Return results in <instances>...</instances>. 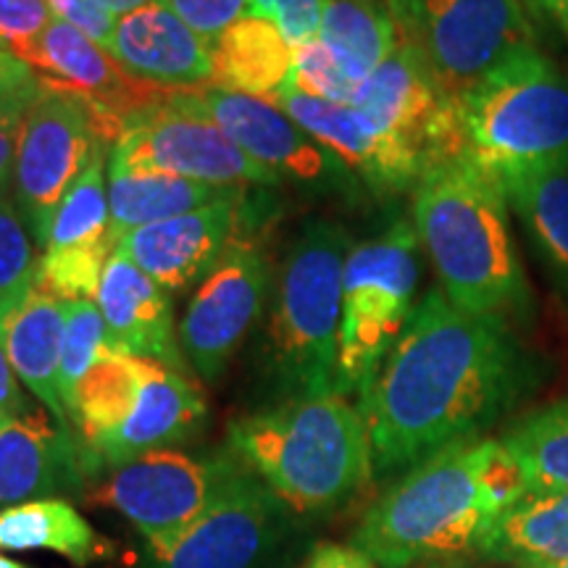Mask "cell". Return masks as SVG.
<instances>
[{
    "label": "cell",
    "instance_id": "f1b7e54d",
    "mask_svg": "<svg viewBox=\"0 0 568 568\" xmlns=\"http://www.w3.org/2000/svg\"><path fill=\"white\" fill-rule=\"evenodd\" d=\"M105 539L63 497L0 508V550H45L88 566L103 556Z\"/></svg>",
    "mask_w": 568,
    "mask_h": 568
},
{
    "label": "cell",
    "instance_id": "9a60e30c",
    "mask_svg": "<svg viewBox=\"0 0 568 568\" xmlns=\"http://www.w3.org/2000/svg\"><path fill=\"white\" fill-rule=\"evenodd\" d=\"M187 98L230 134L240 151L266 166L268 172L280 174L282 180L287 176L314 190H335L353 182L345 163L268 98L219 88L187 90Z\"/></svg>",
    "mask_w": 568,
    "mask_h": 568
},
{
    "label": "cell",
    "instance_id": "d6986e66",
    "mask_svg": "<svg viewBox=\"0 0 568 568\" xmlns=\"http://www.w3.org/2000/svg\"><path fill=\"white\" fill-rule=\"evenodd\" d=\"M245 190L203 209L138 226L119 237L122 251L166 293L193 287L209 276L243 234Z\"/></svg>",
    "mask_w": 568,
    "mask_h": 568
},
{
    "label": "cell",
    "instance_id": "7bdbcfd3",
    "mask_svg": "<svg viewBox=\"0 0 568 568\" xmlns=\"http://www.w3.org/2000/svg\"><path fill=\"white\" fill-rule=\"evenodd\" d=\"M531 9L545 13L568 38V0H529Z\"/></svg>",
    "mask_w": 568,
    "mask_h": 568
},
{
    "label": "cell",
    "instance_id": "30bf717a",
    "mask_svg": "<svg viewBox=\"0 0 568 568\" xmlns=\"http://www.w3.org/2000/svg\"><path fill=\"white\" fill-rule=\"evenodd\" d=\"M109 163L187 176L216 187H276L282 182L280 174L240 151L222 126L193 105L187 90H176L166 101L124 116Z\"/></svg>",
    "mask_w": 568,
    "mask_h": 568
},
{
    "label": "cell",
    "instance_id": "ab89813d",
    "mask_svg": "<svg viewBox=\"0 0 568 568\" xmlns=\"http://www.w3.org/2000/svg\"><path fill=\"white\" fill-rule=\"evenodd\" d=\"M303 568H379L366 552H361L353 545H332L322 542L311 550Z\"/></svg>",
    "mask_w": 568,
    "mask_h": 568
},
{
    "label": "cell",
    "instance_id": "c3c4849f",
    "mask_svg": "<svg viewBox=\"0 0 568 568\" xmlns=\"http://www.w3.org/2000/svg\"><path fill=\"white\" fill-rule=\"evenodd\" d=\"M0 48H9V45H6V42H3V40H0Z\"/></svg>",
    "mask_w": 568,
    "mask_h": 568
},
{
    "label": "cell",
    "instance_id": "603a6c76",
    "mask_svg": "<svg viewBox=\"0 0 568 568\" xmlns=\"http://www.w3.org/2000/svg\"><path fill=\"white\" fill-rule=\"evenodd\" d=\"M169 295L172 293H166L122 247H116L103 268L95 295L109 329L111 351L153 358L182 372L184 353Z\"/></svg>",
    "mask_w": 568,
    "mask_h": 568
},
{
    "label": "cell",
    "instance_id": "2e32d148",
    "mask_svg": "<svg viewBox=\"0 0 568 568\" xmlns=\"http://www.w3.org/2000/svg\"><path fill=\"white\" fill-rule=\"evenodd\" d=\"M103 161L101 151L67 190L40 255L38 287L61 301H95L103 268L119 245L111 224L109 172Z\"/></svg>",
    "mask_w": 568,
    "mask_h": 568
},
{
    "label": "cell",
    "instance_id": "3957f363",
    "mask_svg": "<svg viewBox=\"0 0 568 568\" xmlns=\"http://www.w3.org/2000/svg\"><path fill=\"white\" fill-rule=\"evenodd\" d=\"M500 182L464 155L437 163L416 184L418 243L447 301L468 314L506 318L529 301Z\"/></svg>",
    "mask_w": 568,
    "mask_h": 568
},
{
    "label": "cell",
    "instance_id": "d6a6232c",
    "mask_svg": "<svg viewBox=\"0 0 568 568\" xmlns=\"http://www.w3.org/2000/svg\"><path fill=\"white\" fill-rule=\"evenodd\" d=\"M109 347V329L95 301H67V326H63L61 364H59V395L63 410H69L71 397L82 376L101 358ZM69 416V414H67Z\"/></svg>",
    "mask_w": 568,
    "mask_h": 568
},
{
    "label": "cell",
    "instance_id": "cb8c5ba5",
    "mask_svg": "<svg viewBox=\"0 0 568 568\" xmlns=\"http://www.w3.org/2000/svg\"><path fill=\"white\" fill-rule=\"evenodd\" d=\"M63 326H67V301L34 284L27 301L0 318V345L21 385L38 397L55 422L71 429L59 395Z\"/></svg>",
    "mask_w": 568,
    "mask_h": 568
},
{
    "label": "cell",
    "instance_id": "ffe728a7",
    "mask_svg": "<svg viewBox=\"0 0 568 568\" xmlns=\"http://www.w3.org/2000/svg\"><path fill=\"white\" fill-rule=\"evenodd\" d=\"M88 477L74 432L30 408L0 429V508L80 493Z\"/></svg>",
    "mask_w": 568,
    "mask_h": 568
},
{
    "label": "cell",
    "instance_id": "1f68e13d",
    "mask_svg": "<svg viewBox=\"0 0 568 568\" xmlns=\"http://www.w3.org/2000/svg\"><path fill=\"white\" fill-rule=\"evenodd\" d=\"M11 190H0V318L27 301L38 284L40 258Z\"/></svg>",
    "mask_w": 568,
    "mask_h": 568
},
{
    "label": "cell",
    "instance_id": "52a82bcc",
    "mask_svg": "<svg viewBox=\"0 0 568 568\" xmlns=\"http://www.w3.org/2000/svg\"><path fill=\"white\" fill-rule=\"evenodd\" d=\"M122 119L74 92L42 84L19 126L11 197L32 243L45 251L53 213L105 142L119 138Z\"/></svg>",
    "mask_w": 568,
    "mask_h": 568
},
{
    "label": "cell",
    "instance_id": "60d3db41",
    "mask_svg": "<svg viewBox=\"0 0 568 568\" xmlns=\"http://www.w3.org/2000/svg\"><path fill=\"white\" fill-rule=\"evenodd\" d=\"M30 400L21 393V382L17 372H13L9 355H6L3 345H0V414L17 418L30 410Z\"/></svg>",
    "mask_w": 568,
    "mask_h": 568
},
{
    "label": "cell",
    "instance_id": "ee69618b",
    "mask_svg": "<svg viewBox=\"0 0 568 568\" xmlns=\"http://www.w3.org/2000/svg\"><path fill=\"white\" fill-rule=\"evenodd\" d=\"M101 3L113 13V17L119 19V17H126V13L142 9V6L153 3V0H101Z\"/></svg>",
    "mask_w": 568,
    "mask_h": 568
},
{
    "label": "cell",
    "instance_id": "681fc988",
    "mask_svg": "<svg viewBox=\"0 0 568 568\" xmlns=\"http://www.w3.org/2000/svg\"><path fill=\"white\" fill-rule=\"evenodd\" d=\"M429 568H437V566H429Z\"/></svg>",
    "mask_w": 568,
    "mask_h": 568
},
{
    "label": "cell",
    "instance_id": "7dc6e473",
    "mask_svg": "<svg viewBox=\"0 0 568 568\" xmlns=\"http://www.w3.org/2000/svg\"><path fill=\"white\" fill-rule=\"evenodd\" d=\"M6 422H9V416H3V414H0V429H3V424Z\"/></svg>",
    "mask_w": 568,
    "mask_h": 568
},
{
    "label": "cell",
    "instance_id": "f35d334b",
    "mask_svg": "<svg viewBox=\"0 0 568 568\" xmlns=\"http://www.w3.org/2000/svg\"><path fill=\"white\" fill-rule=\"evenodd\" d=\"M53 17L77 27L103 48H109L111 34L116 30V17L105 9L101 0H48Z\"/></svg>",
    "mask_w": 568,
    "mask_h": 568
},
{
    "label": "cell",
    "instance_id": "bcb514c9",
    "mask_svg": "<svg viewBox=\"0 0 568 568\" xmlns=\"http://www.w3.org/2000/svg\"><path fill=\"white\" fill-rule=\"evenodd\" d=\"M531 568H568V560H560V564H548V566H531Z\"/></svg>",
    "mask_w": 568,
    "mask_h": 568
},
{
    "label": "cell",
    "instance_id": "7402d4cb",
    "mask_svg": "<svg viewBox=\"0 0 568 568\" xmlns=\"http://www.w3.org/2000/svg\"><path fill=\"white\" fill-rule=\"evenodd\" d=\"M205 403L201 389L176 368L145 358L142 385L132 414L113 435L84 456L88 474L116 468L153 450H166L193 437L203 424Z\"/></svg>",
    "mask_w": 568,
    "mask_h": 568
},
{
    "label": "cell",
    "instance_id": "8d00e7d4",
    "mask_svg": "<svg viewBox=\"0 0 568 568\" xmlns=\"http://www.w3.org/2000/svg\"><path fill=\"white\" fill-rule=\"evenodd\" d=\"M40 88V77L34 74L30 63L13 55L9 48H0V122L24 119Z\"/></svg>",
    "mask_w": 568,
    "mask_h": 568
},
{
    "label": "cell",
    "instance_id": "e575fe53",
    "mask_svg": "<svg viewBox=\"0 0 568 568\" xmlns=\"http://www.w3.org/2000/svg\"><path fill=\"white\" fill-rule=\"evenodd\" d=\"M247 13L274 21L293 45L318 38L324 0H247Z\"/></svg>",
    "mask_w": 568,
    "mask_h": 568
},
{
    "label": "cell",
    "instance_id": "74e56055",
    "mask_svg": "<svg viewBox=\"0 0 568 568\" xmlns=\"http://www.w3.org/2000/svg\"><path fill=\"white\" fill-rule=\"evenodd\" d=\"M53 19L48 0H0V40L9 48L34 40Z\"/></svg>",
    "mask_w": 568,
    "mask_h": 568
},
{
    "label": "cell",
    "instance_id": "ba28073f",
    "mask_svg": "<svg viewBox=\"0 0 568 568\" xmlns=\"http://www.w3.org/2000/svg\"><path fill=\"white\" fill-rule=\"evenodd\" d=\"M416 247V226L395 222L347 255L337 337V389L343 395L361 393L406 329L418 280Z\"/></svg>",
    "mask_w": 568,
    "mask_h": 568
},
{
    "label": "cell",
    "instance_id": "b9f144b4",
    "mask_svg": "<svg viewBox=\"0 0 568 568\" xmlns=\"http://www.w3.org/2000/svg\"><path fill=\"white\" fill-rule=\"evenodd\" d=\"M21 119H6L0 122V190H11L13 159H17Z\"/></svg>",
    "mask_w": 568,
    "mask_h": 568
},
{
    "label": "cell",
    "instance_id": "8fae6325",
    "mask_svg": "<svg viewBox=\"0 0 568 568\" xmlns=\"http://www.w3.org/2000/svg\"><path fill=\"white\" fill-rule=\"evenodd\" d=\"M287 506L243 460L201 516L148 539V568H258L282 542Z\"/></svg>",
    "mask_w": 568,
    "mask_h": 568
},
{
    "label": "cell",
    "instance_id": "277c9868",
    "mask_svg": "<svg viewBox=\"0 0 568 568\" xmlns=\"http://www.w3.org/2000/svg\"><path fill=\"white\" fill-rule=\"evenodd\" d=\"M232 453L287 508L326 514L374 474L372 437L343 393L284 397L230 424Z\"/></svg>",
    "mask_w": 568,
    "mask_h": 568
},
{
    "label": "cell",
    "instance_id": "83f0119b",
    "mask_svg": "<svg viewBox=\"0 0 568 568\" xmlns=\"http://www.w3.org/2000/svg\"><path fill=\"white\" fill-rule=\"evenodd\" d=\"M245 187H216L187 176L140 172L109 163V205L116 240L138 226L166 222L203 205L243 193Z\"/></svg>",
    "mask_w": 568,
    "mask_h": 568
},
{
    "label": "cell",
    "instance_id": "8992f818",
    "mask_svg": "<svg viewBox=\"0 0 568 568\" xmlns=\"http://www.w3.org/2000/svg\"><path fill=\"white\" fill-rule=\"evenodd\" d=\"M351 237L329 219H311L290 245L268 322V368L287 397L339 393L337 337Z\"/></svg>",
    "mask_w": 568,
    "mask_h": 568
},
{
    "label": "cell",
    "instance_id": "d590c367",
    "mask_svg": "<svg viewBox=\"0 0 568 568\" xmlns=\"http://www.w3.org/2000/svg\"><path fill=\"white\" fill-rule=\"evenodd\" d=\"M161 3L209 42L247 13V0H161Z\"/></svg>",
    "mask_w": 568,
    "mask_h": 568
},
{
    "label": "cell",
    "instance_id": "44dd1931",
    "mask_svg": "<svg viewBox=\"0 0 568 568\" xmlns=\"http://www.w3.org/2000/svg\"><path fill=\"white\" fill-rule=\"evenodd\" d=\"M105 51L132 77L155 88L201 90L213 82L211 42L161 0L119 17Z\"/></svg>",
    "mask_w": 568,
    "mask_h": 568
},
{
    "label": "cell",
    "instance_id": "f546056e",
    "mask_svg": "<svg viewBox=\"0 0 568 568\" xmlns=\"http://www.w3.org/2000/svg\"><path fill=\"white\" fill-rule=\"evenodd\" d=\"M318 40L361 84L395 51L400 30L387 0H324Z\"/></svg>",
    "mask_w": 568,
    "mask_h": 568
},
{
    "label": "cell",
    "instance_id": "4fadbf2b",
    "mask_svg": "<svg viewBox=\"0 0 568 568\" xmlns=\"http://www.w3.org/2000/svg\"><path fill=\"white\" fill-rule=\"evenodd\" d=\"M353 105L410 148L426 172L460 155L458 103L437 82L422 53L403 38L358 84Z\"/></svg>",
    "mask_w": 568,
    "mask_h": 568
},
{
    "label": "cell",
    "instance_id": "4316f807",
    "mask_svg": "<svg viewBox=\"0 0 568 568\" xmlns=\"http://www.w3.org/2000/svg\"><path fill=\"white\" fill-rule=\"evenodd\" d=\"M500 187L556 287L568 297V163L514 172L503 176Z\"/></svg>",
    "mask_w": 568,
    "mask_h": 568
},
{
    "label": "cell",
    "instance_id": "5b68a950",
    "mask_svg": "<svg viewBox=\"0 0 568 568\" xmlns=\"http://www.w3.org/2000/svg\"><path fill=\"white\" fill-rule=\"evenodd\" d=\"M460 155L497 182L524 169L568 163V74L524 48L458 101Z\"/></svg>",
    "mask_w": 568,
    "mask_h": 568
},
{
    "label": "cell",
    "instance_id": "d4e9b609",
    "mask_svg": "<svg viewBox=\"0 0 568 568\" xmlns=\"http://www.w3.org/2000/svg\"><path fill=\"white\" fill-rule=\"evenodd\" d=\"M211 88L272 98L293 80L295 45L276 30L274 21L251 13L211 42Z\"/></svg>",
    "mask_w": 568,
    "mask_h": 568
},
{
    "label": "cell",
    "instance_id": "f6af8a7d",
    "mask_svg": "<svg viewBox=\"0 0 568 568\" xmlns=\"http://www.w3.org/2000/svg\"><path fill=\"white\" fill-rule=\"evenodd\" d=\"M0 568H27V566L19 564V560H13V558L0 556Z\"/></svg>",
    "mask_w": 568,
    "mask_h": 568
},
{
    "label": "cell",
    "instance_id": "ac0fdd59",
    "mask_svg": "<svg viewBox=\"0 0 568 568\" xmlns=\"http://www.w3.org/2000/svg\"><path fill=\"white\" fill-rule=\"evenodd\" d=\"M303 126L329 153H335L351 174L382 193H400L424 180L426 166L410 148L376 126L353 103H329L282 88L268 98Z\"/></svg>",
    "mask_w": 568,
    "mask_h": 568
},
{
    "label": "cell",
    "instance_id": "484cf974",
    "mask_svg": "<svg viewBox=\"0 0 568 568\" xmlns=\"http://www.w3.org/2000/svg\"><path fill=\"white\" fill-rule=\"evenodd\" d=\"M479 552L524 568L568 560V489H527L503 510Z\"/></svg>",
    "mask_w": 568,
    "mask_h": 568
},
{
    "label": "cell",
    "instance_id": "7c38bea8",
    "mask_svg": "<svg viewBox=\"0 0 568 568\" xmlns=\"http://www.w3.org/2000/svg\"><path fill=\"white\" fill-rule=\"evenodd\" d=\"M237 460L234 453L201 458L172 447L153 450L111 468L90 500L122 514L145 539H159L201 516Z\"/></svg>",
    "mask_w": 568,
    "mask_h": 568
},
{
    "label": "cell",
    "instance_id": "9c48e42d",
    "mask_svg": "<svg viewBox=\"0 0 568 568\" xmlns=\"http://www.w3.org/2000/svg\"><path fill=\"white\" fill-rule=\"evenodd\" d=\"M410 42L453 101L510 55L535 45L521 0H387Z\"/></svg>",
    "mask_w": 568,
    "mask_h": 568
},
{
    "label": "cell",
    "instance_id": "7a4b0ae2",
    "mask_svg": "<svg viewBox=\"0 0 568 568\" xmlns=\"http://www.w3.org/2000/svg\"><path fill=\"white\" fill-rule=\"evenodd\" d=\"M527 489L503 439H458L416 464L366 510L353 548L382 568L479 550L503 510Z\"/></svg>",
    "mask_w": 568,
    "mask_h": 568
},
{
    "label": "cell",
    "instance_id": "836d02e7",
    "mask_svg": "<svg viewBox=\"0 0 568 568\" xmlns=\"http://www.w3.org/2000/svg\"><path fill=\"white\" fill-rule=\"evenodd\" d=\"M290 88L316 98V101L353 103L358 84L345 74V69L329 53V48L316 38L295 48V69Z\"/></svg>",
    "mask_w": 568,
    "mask_h": 568
},
{
    "label": "cell",
    "instance_id": "e0dca14e",
    "mask_svg": "<svg viewBox=\"0 0 568 568\" xmlns=\"http://www.w3.org/2000/svg\"><path fill=\"white\" fill-rule=\"evenodd\" d=\"M9 51L30 63L34 74H40L42 84L74 92L82 101L116 119L166 101L172 92H176L140 82L105 51L101 42L61 19H53L38 38L11 45Z\"/></svg>",
    "mask_w": 568,
    "mask_h": 568
},
{
    "label": "cell",
    "instance_id": "4dcf8cb0",
    "mask_svg": "<svg viewBox=\"0 0 568 568\" xmlns=\"http://www.w3.org/2000/svg\"><path fill=\"white\" fill-rule=\"evenodd\" d=\"M503 445L529 489H568V403L524 418Z\"/></svg>",
    "mask_w": 568,
    "mask_h": 568
},
{
    "label": "cell",
    "instance_id": "6da1fadb",
    "mask_svg": "<svg viewBox=\"0 0 568 568\" xmlns=\"http://www.w3.org/2000/svg\"><path fill=\"white\" fill-rule=\"evenodd\" d=\"M514 379L506 318L468 314L443 290H429L358 393L374 471L414 468L471 437L508 400Z\"/></svg>",
    "mask_w": 568,
    "mask_h": 568
},
{
    "label": "cell",
    "instance_id": "5bb4252c",
    "mask_svg": "<svg viewBox=\"0 0 568 568\" xmlns=\"http://www.w3.org/2000/svg\"><path fill=\"white\" fill-rule=\"evenodd\" d=\"M266 287V255L243 232L205 276L182 316L180 347L201 379L216 382L226 372L245 332L261 314Z\"/></svg>",
    "mask_w": 568,
    "mask_h": 568
}]
</instances>
